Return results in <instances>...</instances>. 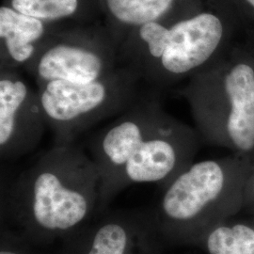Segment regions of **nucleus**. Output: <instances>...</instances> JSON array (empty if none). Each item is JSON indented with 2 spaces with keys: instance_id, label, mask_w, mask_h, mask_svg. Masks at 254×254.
Wrapping results in <instances>:
<instances>
[{
  "instance_id": "nucleus-1",
  "label": "nucleus",
  "mask_w": 254,
  "mask_h": 254,
  "mask_svg": "<svg viewBox=\"0 0 254 254\" xmlns=\"http://www.w3.org/2000/svg\"><path fill=\"white\" fill-rule=\"evenodd\" d=\"M201 142L196 128L165 110L161 91H142L91 140V159L100 173L97 214L129 186L167 185L194 162Z\"/></svg>"
},
{
  "instance_id": "nucleus-2",
  "label": "nucleus",
  "mask_w": 254,
  "mask_h": 254,
  "mask_svg": "<svg viewBox=\"0 0 254 254\" xmlns=\"http://www.w3.org/2000/svg\"><path fill=\"white\" fill-rule=\"evenodd\" d=\"M100 184L97 166L82 148L54 145L2 197L1 225L34 245L63 243L97 215Z\"/></svg>"
},
{
  "instance_id": "nucleus-3",
  "label": "nucleus",
  "mask_w": 254,
  "mask_h": 254,
  "mask_svg": "<svg viewBox=\"0 0 254 254\" xmlns=\"http://www.w3.org/2000/svg\"><path fill=\"white\" fill-rule=\"evenodd\" d=\"M245 26L229 0H191L124 37L120 64L162 92L215 63Z\"/></svg>"
},
{
  "instance_id": "nucleus-4",
  "label": "nucleus",
  "mask_w": 254,
  "mask_h": 254,
  "mask_svg": "<svg viewBox=\"0 0 254 254\" xmlns=\"http://www.w3.org/2000/svg\"><path fill=\"white\" fill-rule=\"evenodd\" d=\"M251 158L231 154L193 162L162 187L154 209L166 244L200 246L244 207Z\"/></svg>"
},
{
  "instance_id": "nucleus-5",
  "label": "nucleus",
  "mask_w": 254,
  "mask_h": 254,
  "mask_svg": "<svg viewBox=\"0 0 254 254\" xmlns=\"http://www.w3.org/2000/svg\"><path fill=\"white\" fill-rule=\"evenodd\" d=\"M215 63L179 91L190 106L201 141L231 154L254 155V44L245 28Z\"/></svg>"
},
{
  "instance_id": "nucleus-6",
  "label": "nucleus",
  "mask_w": 254,
  "mask_h": 254,
  "mask_svg": "<svg viewBox=\"0 0 254 254\" xmlns=\"http://www.w3.org/2000/svg\"><path fill=\"white\" fill-rule=\"evenodd\" d=\"M141 84L140 77L124 65L108 76L90 83L36 84L55 145L73 144L91 127L121 115L139 97Z\"/></svg>"
},
{
  "instance_id": "nucleus-7",
  "label": "nucleus",
  "mask_w": 254,
  "mask_h": 254,
  "mask_svg": "<svg viewBox=\"0 0 254 254\" xmlns=\"http://www.w3.org/2000/svg\"><path fill=\"white\" fill-rule=\"evenodd\" d=\"M118 40L104 24L62 27L24 70L36 84L90 83L121 66Z\"/></svg>"
},
{
  "instance_id": "nucleus-8",
  "label": "nucleus",
  "mask_w": 254,
  "mask_h": 254,
  "mask_svg": "<svg viewBox=\"0 0 254 254\" xmlns=\"http://www.w3.org/2000/svg\"><path fill=\"white\" fill-rule=\"evenodd\" d=\"M107 210L62 243L64 254H163L154 209Z\"/></svg>"
},
{
  "instance_id": "nucleus-9",
  "label": "nucleus",
  "mask_w": 254,
  "mask_h": 254,
  "mask_svg": "<svg viewBox=\"0 0 254 254\" xmlns=\"http://www.w3.org/2000/svg\"><path fill=\"white\" fill-rule=\"evenodd\" d=\"M46 127L37 89L20 72L0 70V158L14 160L33 152Z\"/></svg>"
},
{
  "instance_id": "nucleus-10",
  "label": "nucleus",
  "mask_w": 254,
  "mask_h": 254,
  "mask_svg": "<svg viewBox=\"0 0 254 254\" xmlns=\"http://www.w3.org/2000/svg\"><path fill=\"white\" fill-rule=\"evenodd\" d=\"M0 6V70L24 71L62 27Z\"/></svg>"
},
{
  "instance_id": "nucleus-11",
  "label": "nucleus",
  "mask_w": 254,
  "mask_h": 254,
  "mask_svg": "<svg viewBox=\"0 0 254 254\" xmlns=\"http://www.w3.org/2000/svg\"><path fill=\"white\" fill-rule=\"evenodd\" d=\"M105 25L121 44L124 37L147 23L164 18L191 0H96Z\"/></svg>"
},
{
  "instance_id": "nucleus-12",
  "label": "nucleus",
  "mask_w": 254,
  "mask_h": 254,
  "mask_svg": "<svg viewBox=\"0 0 254 254\" xmlns=\"http://www.w3.org/2000/svg\"><path fill=\"white\" fill-rule=\"evenodd\" d=\"M2 4L29 16L60 25H91L102 15L96 0H3Z\"/></svg>"
},
{
  "instance_id": "nucleus-13",
  "label": "nucleus",
  "mask_w": 254,
  "mask_h": 254,
  "mask_svg": "<svg viewBox=\"0 0 254 254\" xmlns=\"http://www.w3.org/2000/svg\"><path fill=\"white\" fill-rule=\"evenodd\" d=\"M200 247L208 254H254V225L229 219L207 233Z\"/></svg>"
},
{
  "instance_id": "nucleus-14",
  "label": "nucleus",
  "mask_w": 254,
  "mask_h": 254,
  "mask_svg": "<svg viewBox=\"0 0 254 254\" xmlns=\"http://www.w3.org/2000/svg\"><path fill=\"white\" fill-rule=\"evenodd\" d=\"M0 234V254H64L62 246L55 252H48L4 225H1Z\"/></svg>"
},
{
  "instance_id": "nucleus-15",
  "label": "nucleus",
  "mask_w": 254,
  "mask_h": 254,
  "mask_svg": "<svg viewBox=\"0 0 254 254\" xmlns=\"http://www.w3.org/2000/svg\"><path fill=\"white\" fill-rule=\"evenodd\" d=\"M245 24L254 25V0H229Z\"/></svg>"
},
{
  "instance_id": "nucleus-16",
  "label": "nucleus",
  "mask_w": 254,
  "mask_h": 254,
  "mask_svg": "<svg viewBox=\"0 0 254 254\" xmlns=\"http://www.w3.org/2000/svg\"><path fill=\"white\" fill-rule=\"evenodd\" d=\"M243 210L254 216V155L251 159V169L246 183Z\"/></svg>"
},
{
  "instance_id": "nucleus-17",
  "label": "nucleus",
  "mask_w": 254,
  "mask_h": 254,
  "mask_svg": "<svg viewBox=\"0 0 254 254\" xmlns=\"http://www.w3.org/2000/svg\"><path fill=\"white\" fill-rule=\"evenodd\" d=\"M246 28H247V31L249 33V35L251 37V39L253 40L254 44V25H249L247 24L246 25Z\"/></svg>"
},
{
  "instance_id": "nucleus-18",
  "label": "nucleus",
  "mask_w": 254,
  "mask_h": 254,
  "mask_svg": "<svg viewBox=\"0 0 254 254\" xmlns=\"http://www.w3.org/2000/svg\"><path fill=\"white\" fill-rule=\"evenodd\" d=\"M251 221H252V222H253V224H254V217H253V218H252V219H251Z\"/></svg>"
}]
</instances>
